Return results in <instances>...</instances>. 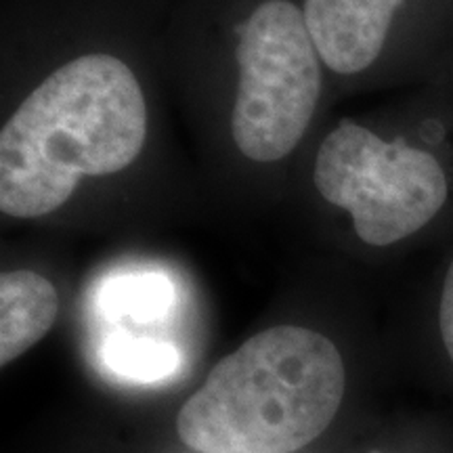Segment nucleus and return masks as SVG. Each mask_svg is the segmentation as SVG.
<instances>
[{"label": "nucleus", "instance_id": "obj_1", "mask_svg": "<svg viewBox=\"0 0 453 453\" xmlns=\"http://www.w3.org/2000/svg\"><path fill=\"white\" fill-rule=\"evenodd\" d=\"M147 134L143 90L111 55H84L27 95L0 133V211L38 219L70 200L84 177L120 173Z\"/></svg>", "mask_w": 453, "mask_h": 453}, {"label": "nucleus", "instance_id": "obj_2", "mask_svg": "<svg viewBox=\"0 0 453 453\" xmlns=\"http://www.w3.org/2000/svg\"><path fill=\"white\" fill-rule=\"evenodd\" d=\"M347 388L340 350L324 334L277 326L220 359L177 416L197 453H292L330 426Z\"/></svg>", "mask_w": 453, "mask_h": 453}, {"label": "nucleus", "instance_id": "obj_3", "mask_svg": "<svg viewBox=\"0 0 453 453\" xmlns=\"http://www.w3.org/2000/svg\"><path fill=\"white\" fill-rule=\"evenodd\" d=\"M313 183L326 202L350 212L355 234L370 246H390L420 231L447 202L437 157L403 139L384 141L342 120L315 157Z\"/></svg>", "mask_w": 453, "mask_h": 453}, {"label": "nucleus", "instance_id": "obj_4", "mask_svg": "<svg viewBox=\"0 0 453 453\" xmlns=\"http://www.w3.org/2000/svg\"><path fill=\"white\" fill-rule=\"evenodd\" d=\"M319 61L298 7L267 0L254 11L237 44L240 87L231 113L243 156L277 162L300 143L319 101Z\"/></svg>", "mask_w": 453, "mask_h": 453}, {"label": "nucleus", "instance_id": "obj_5", "mask_svg": "<svg viewBox=\"0 0 453 453\" xmlns=\"http://www.w3.org/2000/svg\"><path fill=\"white\" fill-rule=\"evenodd\" d=\"M403 0H304V21L321 61L350 76L370 67Z\"/></svg>", "mask_w": 453, "mask_h": 453}, {"label": "nucleus", "instance_id": "obj_6", "mask_svg": "<svg viewBox=\"0 0 453 453\" xmlns=\"http://www.w3.org/2000/svg\"><path fill=\"white\" fill-rule=\"evenodd\" d=\"M59 315V294L36 271L17 269L0 277V365L17 357L50 332Z\"/></svg>", "mask_w": 453, "mask_h": 453}, {"label": "nucleus", "instance_id": "obj_7", "mask_svg": "<svg viewBox=\"0 0 453 453\" xmlns=\"http://www.w3.org/2000/svg\"><path fill=\"white\" fill-rule=\"evenodd\" d=\"M174 298V288L160 273H137L107 281L101 292V309L110 317H130L134 321H154L166 315Z\"/></svg>", "mask_w": 453, "mask_h": 453}, {"label": "nucleus", "instance_id": "obj_8", "mask_svg": "<svg viewBox=\"0 0 453 453\" xmlns=\"http://www.w3.org/2000/svg\"><path fill=\"white\" fill-rule=\"evenodd\" d=\"M105 364L111 372L137 382H156L179 370L180 355L168 342L118 334L105 342Z\"/></svg>", "mask_w": 453, "mask_h": 453}, {"label": "nucleus", "instance_id": "obj_9", "mask_svg": "<svg viewBox=\"0 0 453 453\" xmlns=\"http://www.w3.org/2000/svg\"><path fill=\"white\" fill-rule=\"evenodd\" d=\"M439 327H441V338H443L445 350L453 364V260H451L449 269H447L443 294H441Z\"/></svg>", "mask_w": 453, "mask_h": 453}, {"label": "nucleus", "instance_id": "obj_10", "mask_svg": "<svg viewBox=\"0 0 453 453\" xmlns=\"http://www.w3.org/2000/svg\"><path fill=\"white\" fill-rule=\"evenodd\" d=\"M370 453H382V451H370Z\"/></svg>", "mask_w": 453, "mask_h": 453}]
</instances>
